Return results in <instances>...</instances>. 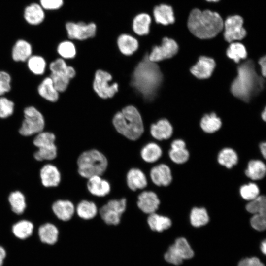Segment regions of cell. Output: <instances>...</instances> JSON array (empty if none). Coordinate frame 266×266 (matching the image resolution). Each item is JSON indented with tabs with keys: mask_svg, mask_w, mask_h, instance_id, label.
Masks as SVG:
<instances>
[{
	"mask_svg": "<svg viewBox=\"0 0 266 266\" xmlns=\"http://www.w3.org/2000/svg\"><path fill=\"white\" fill-rule=\"evenodd\" d=\"M56 89L60 93L65 91L69 83L70 78L64 73H51L50 75Z\"/></svg>",
	"mask_w": 266,
	"mask_h": 266,
	"instance_id": "cell-45",
	"label": "cell"
},
{
	"mask_svg": "<svg viewBox=\"0 0 266 266\" xmlns=\"http://www.w3.org/2000/svg\"><path fill=\"white\" fill-rule=\"evenodd\" d=\"M147 222L151 230L158 232L169 229L172 225L170 218L156 212L148 215Z\"/></svg>",
	"mask_w": 266,
	"mask_h": 266,
	"instance_id": "cell-28",
	"label": "cell"
},
{
	"mask_svg": "<svg viewBox=\"0 0 266 266\" xmlns=\"http://www.w3.org/2000/svg\"><path fill=\"white\" fill-rule=\"evenodd\" d=\"M8 200L14 213L17 214L23 213L26 204L25 196L21 192L18 191L12 192L8 197Z\"/></svg>",
	"mask_w": 266,
	"mask_h": 266,
	"instance_id": "cell-39",
	"label": "cell"
},
{
	"mask_svg": "<svg viewBox=\"0 0 266 266\" xmlns=\"http://www.w3.org/2000/svg\"><path fill=\"white\" fill-rule=\"evenodd\" d=\"M178 51V45L176 42L165 36L162 38L160 45L152 46L148 56L150 61L157 63L172 57Z\"/></svg>",
	"mask_w": 266,
	"mask_h": 266,
	"instance_id": "cell-10",
	"label": "cell"
},
{
	"mask_svg": "<svg viewBox=\"0 0 266 266\" xmlns=\"http://www.w3.org/2000/svg\"><path fill=\"white\" fill-rule=\"evenodd\" d=\"M153 23L150 13L142 11L136 14L131 21V31L133 34L138 37L148 35Z\"/></svg>",
	"mask_w": 266,
	"mask_h": 266,
	"instance_id": "cell-12",
	"label": "cell"
},
{
	"mask_svg": "<svg viewBox=\"0 0 266 266\" xmlns=\"http://www.w3.org/2000/svg\"><path fill=\"white\" fill-rule=\"evenodd\" d=\"M57 51L63 59H73L76 55L77 48L73 41L68 39L59 43Z\"/></svg>",
	"mask_w": 266,
	"mask_h": 266,
	"instance_id": "cell-37",
	"label": "cell"
},
{
	"mask_svg": "<svg viewBox=\"0 0 266 266\" xmlns=\"http://www.w3.org/2000/svg\"><path fill=\"white\" fill-rule=\"evenodd\" d=\"M261 117L262 119L265 121L266 119V108H264L263 111H262L261 113Z\"/></svg>",
	"mask_w": 266,
	"mask_h": 266,
	"instance_id": "cell-57",
	"label": "cell"
},
{
	"mask_svg": "<svg viewBox=\"0 0 266 266\" xmlns=\"http://www.w3.org/2000/svg\"><path fill=\"white\" fill-rule=\"evenodd\" d=\"M55 135L53 133L42 131L36 134L33 143L37 148H40L55 144Z\"/></svg>",
	"mask_w": 266,
	"mask_h": 266,
	"instance_id": "cell-43",
	"label": "cell"
},
{
	"mask_svg": "<svg viewBox=\"0 0 266 266\" xmlns=\"http://www.w3.org/2000/svg\"><path fill=\"white\" fill-rule=\"evenodd\" d=\"M224 21L219 13L210 10L193 9L190 13L187 26L197 38L206 39L216 36L223 29Z\"/></svg>",
	"mask_w": 266,
	"mask_h": 266,
	"instance_id": "cell-3",
	"label": "cell"
},
{
	"mask_svg": "<svg viewBox=\"0 0 266 266\" xmlns=\"http://www.w3.org/2000/svg\"><path fill=\"white\" fill-rule=\"evenodd\" d=\"M209 215L206 210L203 207H194L190 213V221L192 226L200 227L208 223Z\"/></svg>",
	"mask_w": 266,
	"mask_h": 266,
	"instance_id": "cell-36",
	"label": "cell"
},
{
	"mask_svg": "<svg viewBox=\"0 0 266 266\" xmlns=\"http://www.w3.org/2000/svg\"><path fill=\"white\" fill-rule=\"evenodd\" d=\"M260 150L264 159L266 157V142H262L260 144Z\"/></svg>",
	"mask_w": 266,
	"mask_h": 266,
	"instance_id": "cell-54",
	"label": "cell"
},
{
	"mask_svg": "<svg viewBox=\"0 0 266 266\" xmlns=\"http://www.w3.org/2000/svg\"><path fill=\"white\" fill-rule=\"evenodd\" d=\"M160 204L158 196L152 191H143L137 196L136 204L144 213L150 214L156 212Z\"/></svg>",
	"mask_w": 266,
	"mask_h": 266,
	"instance_id": "cell-15",
	"label": "cell"
},
{
	"mask_svg": "<svg viewBox=\"0 0 266 266\" xmlns=\"http://www.w3.org/2000/svg\"><path fill=\"white\" fill-rule=\"evenodd\" d=\"M33 225L27 220H21L15 223L12 227V232L18 238L24 239L33 233Z\"/></svg>",
	"mask_w": 266,
	"mask_h": 266,
	"instance_id": "cell-38",
	"label": "cell"
},
{
	"mask_svg": "<svg viewBox=\"0 0 266 266\" xmlns=\"http://www.w3.org/2000/svg\"><path fill=\"white\" fill-rule=\"evenodd\" d=\"M77 165L79 175L87 179L94 176H102L107 169L108 161L102 152L92 149L79 155Z\"/></svg>",
	"mask_w": 266,
	"mask_h": 266,
	"instance_id": "cell-5",
	"label": "cell"
},
{
	"mask_svg": "<svg viewBox=\"0 0 266 266\" xmlns=\"http://www.w3.org/2000/svg\"><path fill=\"white\" fill-rule=\"evenodd\" d=\"M38 234L42 242L52 245L57 242L59 231L54 225L51 223H46L39 227Z\"/></svg>",
	"mask_w": 266,
	"mask_h": 266,
	"instance_id": "cell-30",
	"label": "cell"
},
{
	"mask_svg": "<svg viewBox=\"0 0 266 266\" xmlns=\"http://www.w3.org/2000/svg\"><path fill=\"white\" fill-rule=\"evenodd\" d=\"M206 0L209 2H217V1H218L219 0Z\"/></svg>",
	"mask_w": 266,
	"mask_h": 266,
	"instance_id": "cell-58",
	"label": "cell"
},
{
	"mask_svg": "<svg viewBox=\"0 0 266 266\" xmlns=\"http://www.w3.org/2000/svg\"><path fill=\"white\" fill-rule=\"evenodd\" d=\"M11 78L5 71H0V96L9 92L11 90Z\"/></svg>",
	"mask_w": 266,
	"mask_h": 266,
	"instance_id": "cell-49",
	"label": "cell"
},
{
	"mask_svg": "<svg viewBox=\"0 0 266 266\" xmlns=\"http://www.w3.org/2000/svg\"><path fill=\"white\" fill-rule=\"evenodd\" d=\"M29 70L36 75H41L45 71L47 63L45 59L39 55H32L27 61Z\"/></svg>",
	"mask_w": 266,
	"mask_h": 266,
	"instance_id": "cell-35",
	"label": "cell"
},
{
	"mask_svg": "<svg viewBox=\"0 0 266 266\" xmlns=\"http://www.w3.org/2000/svg\"><path fill=\"white\" fill-rule=\"evenodd\" d=\"M52 208L57 218L63 221L70 220L75 212L74 205L68 200H58L53 204Z\"/></svg>",
	"mask_w": 266,
	"mask_h": 266,
	"instance_id": "cell-21",
	"label": "cell"
},
{
	"mask_svg": "<svg viewBox=\"0 0 266 266\" xmlns=\"http://www.w3.org/2000/svg\"><path fill=\"white\" fill-rule=\"evenodd\" d=\"M238 266H265L257 257L247 258L241 260Z\"/></svg>",
	"mask_w": 266,
	"mask_h": 266,
	"instance_id": "cell-52",
	"label": "cell"
},
{
	"mask_svg": "<svg viewBox=\"0 0 266 266\" xmlns=\"http://www.w3.org/2000/svg\"><path fill=\"white\" fill-rule=\"evenodd\" d=\"M140 154L143 161L147 163H153L161 157L162 150L156 143L150 142L142 148Z\"/></svg>",
	"mask_w": 266,
	"mask_h": 266,
	"instance_id": "cell-29",
	"label": "cell"
},
{
	"mask_svg": "<svg viewBox=\"0 0 266 266\" xmlns=\"http://www.w3.org/2000/svg\"><path fill=\"white\" fill-rule=\"evenodd\" d=\"M65 29L68 39L83 42L95 37L97 26L94 22L68 21L65 24Z\"/></svg>",
	"mask_w": 266,
	"mask_h": 266,
	"instance_id": "cell-7",
	"label": "cell"
},
{
	"mask_svg": "<svg viewBox=\"0 0 266 266\" xmlns=\"http://www.w3.org/2000/svg\"><path fill=\"white\" fill-rule=\"evenodd\" d=\"M112 77L108 72L102 70H98L95 74L93 89L101 98H112L118 91V84L114 83L110 84Z\"/></svg>",
	"mask_w": 266,
	"mask_h": 266,
	"instance_id": "cell-9",
	"label": "cell"
},
{
	"mask_svg": "<svg viewBox=\"0 0 266 266\" xmlns=\"http://www.w3.org/2000/svg\"><path fill=\"white\" fill-rule=\"evenodd\" d=\"M215 65L213 59L202 56L199 58L196 64L192 66L190 72L197 78L207 79L212 75Z\"/></svg>",
	"mask_w": 266,
	"mask_h": 266,
	"instance_id": "cell-16",
	"label": "cell"
},
{
	"mask_svg": "<svg viewBox=\"0 0 266 266\" xmlns=\"http://www.w3.org/2000/svg\"><path fill=\"white\" fill-rule=\"evenodd\" d=\"M173 128L169 122L162 119L150 127V133L152 137L158 140L167 139L172 134Z\"/></svg>",
	"mask_w": 266,
	"mask_h": 266,
	"instance_id": "cell-23",
	"label": "cell"
},
{
	"mask_svg": "<svg viewBox=\"0 0 266 266\" xmlns=\"http://www.w3.org/2000/svg\"><path fill=\"white\" fill-rule=\"evenodd\" d=\"M226 55L229 58L238 63L240 60L246 58L247 52L243 44L238 42H233L227 48Z\"/></svg>",
	"mask_w": 266,
	"mask_h": 266,
	"instance_id": "cell-33",
	"label": "cell"
},
{
	"mask_svg": "<svg viewBox=\"0 0 266 266\" xmlns=\"http://www.w3.org/2000/svg\"><path fill=\"white\" fill-rule=\"evenodd\" d=\"M75 211L78 217L85 220L94 218L99 212L97 206L93 201L88 200H81L77 205Z\"/></svg>",
	"mask_w": 266,
	"mask_h": 266,
	"instance_id": "cell-27",
	"label": "cell"
},
{
	"mask_svg": "<svg viewBox=\"0 0 266 266\" xmlns=\"http://www.w3.org/2000/svg\"><path fill=\"white\" fill-rule=\"evenodd\" d=\"M38 148L34 153V157L37 161L51 160L57 156V148L55 144Z\"/></svg>",
	"mask_w": 266,
	"mask_h": 266,
	"instance_id": "cell-44",
	"label": "cell"
},
{
	"mask_svg": "<svg viewBox=\"0 0 266 266\" xmlns=\"http://www.w3.org/2000/svg\"><path fill=\"white\" fill-rule=\"evenodd\" d=\"M44 9L37 3H33L27 6L24 12V17L30 25H37L41 24L45 18Z\"/></svg>",
	"mask_w": 266,
	"mask_h": 266,
	"instance_id": "cell-26",
	"label": "cell"
},
{
	"mask_svg": "<svg viewBox=\"0 0 266 266\" xmlns=\"http://www.w3.org/2000/svg\"><path fill=\"white\" fill-rule=\"evenodd\" d=\"M126 181L128 188L132 191L142 190L148 184L147 177L140 169L133 167L130 169L126 174Z\"/></svg>",
	"mask_w": 266,
	"mask_h": 266,
	"instance_id": "cell-19",
	"label": "cell"
},
{
	"mask_svg": "<svg viewBox=\"0 0 266 266\" xmlns=\"http://www.w3.org/2000/svg\"><path fill=\"white\" fill-rule=\"evenodd\" d=\"M39 96L44 100L51 102H56L59 97V92L55 88L50 76L46 77L37 87Z\"/></svg>",
	"mask_w": 266,
	"mask_h": 266,
	"instance_id": "cell-24",
	"label": "cell"
},
{
	"mask_svg": "<svg viewBox=\"0 0 266 266\" xmlns=\"http://www.w3.org/2000/svg\"><path fill=\"white\" fill-rule=\"evenodd\" d=\"M116 45L122 54L129 56L138 50L140 46V43L138 37L133 34L123 33L117 36L116 40Z\"/></svg>",
	"mask_w": 266,
	"mask_h": 266,
	"instance_id": "cell-13",
	"label": "cell"
},
{
	"mask_svg": "<svg viewBox=\"0 0 266 266\" xmlns=\"http://www.w3.org/2000/svg\"><path fill=\"white\" fill-rule=\"evenodd\" d=\"M258 63L260 66L261 72L262 76L264 77H266V56L261 57L258 61Z\"/></svg>",
	"mask_w": 266,
	"mask_h": 266,
	"instance_id": "cell-53",
	"label": "cell"
},
{
	"mask_svg": "<svg viewBox=\"0 0 266 266\" xmlns=\"http://www.w3.org/2000/svg\"><path fill=\"white\" fill-rule=\"evenodd\" d=\"M222 125L221 119L214 113L205 114L200 121V127L206 133H213L218 131Z\"/></svg>",
	"mask_w": 266,
	"mask_h": 266,
	"instance_id": "cell-34",
	"label": "cell"
},
{
	"mask_svg": "<svg viewBox=\"0 0 266 266\" xmlns=\"http://www.w3.org/2000/svg\"><path fill=\"white\" fill-rule=\"evenodd\" d=\"M112 122L117 131L131 140H136L144 132L141 116L138 110L132 105L127 106L117 112Z\"/></svg>",
	"mask_w": 266,
	"mask_h": 266,
	"instance_id": "cell-4",
	"label": "cell"
},
{
	"mask_svg": "<svg viewBox=\"0 0 266 266\" xmlns=\"http://www.w3.org/2000/svg\"><path fill=\"white\" fill-rule=\"evenodd\" d=\"M266 173V165L263 162L259 160L249 161L245 170L246 175L253 180L262 179Z\"/></svg>",
	"mask_w": 266,
	"mask_h": 266,
	"instance_id": "cell-31",
	"label": "cell"
},
{
	"mask_svg": "<svg viewBox=\"0 0 266 266\" xmlns=\"http://www.w3.org/2000/svg\"><path fill=\"white\" fill-rule=\"evenodd\" d=\"M150 178L152 182L158 186H167L172 180L170 167L165 164L153 166L150 170Z\"/></svg>",
	"mask_w": 266,
	"mask_h": 266,
	"instance_id": "cell-17",
	"label": "cell"
},
{
	"mask_svg": "<svg viewBox=\"0 0 266 266\" xmlns=\"http://www.w3.org/2000/svg\"><path fill=\"white\" fill-rule=\"evenodd\" d=\"M238 156L235 151L230 148L223 149L217 157L218 163L228 168H231L238 162Z\"/></svg>",
	"mask_w": 266,
	"mask_h": 266,
	"instance_id": "cell-32",
	"label": "cell"
},
{
	"mask_svg": "<svg viewBox=\"0 0 266 266\" xmlns=\"http://www.w3.org/2000/svg\"><path fill=\"white\" fill-rule=\"evenodd\" d=\"M168 155L171 160L177 164H183L189 158V153L186 148V144L181 139L172 141Z\"/></svg>",
	"mask_w": 266,
	"mask_h": 266,
	"instance_id": "cell-22",
	"label": "cell"
},
{
	"mask_svg": "<svg viewBox=\"0 0 266 266\" xmlns=\"http://www.w3.org/2000/svg\"><path fill=\"white\" fill-rule=\"evenodd\" d=\"M148 53L135 67L131 84L145 99H152L156 95L163 81V74L155 62L149 60Z\"/></svg>",
	"mask_w": 266,
	"mask_h": 266,
	"instance_id": "cell-2",
	"label": "cell"
},
{
	"mask_svg": "<svg viewBox=\"0 0 266 266\" xmlns=\"http://www.w3.org/2000/svg\"><path fill=\"white\" fill-rule=\"evenodd\" d=\"M243 19L239 15L229 16L224 22V37L228 42L231 43L244 38L246 31L243 26Z\"/></svg>",
	"mask_w": 266,
	"mask_h": 266,
	"instance_id": "cell-11",
	"label": "cell"
},
{
	"mask_svg": "<svg viewBox=\"0 0 266 266\" xmlns=\"http://www.w3.org/2000/svg\"><path fill=\"white\" fill-rule=\"evenodd\" d=\"M172 245L183 259H190L193 257L194 252L185 238H177Z\"/></svg>",
	"mask_w": 266,
	"mask_h": 266,
	"instance_id": "cell-42",
	"label": "cell"
},
{
	"mask_svg": "<svg viewBox=\"0 0 266 266\" xmlns=\"http://www.w3.org/2000/svg\"><path fill=\"white\" fill-rule=\"evenodd\" d=\"M49 69L51 73L66 72L68 73L70 79H72L76 75L74 68L67 66L63 58H58L51 62L49 65Z\"/></svg>",
	"mask_w": 266,
	"mask_h": 266,
	"instance_id": "cell-41",
	"label": "cell"
},
{
	"mask_svg": "<svg viewBox=\"0 0 266 266\" xmlns=\"http://www.w3.org/2000/svg\"><path fill=\"white\" fill-rule=\"evenodd\" d=\"M32 55L31 44L24 39L18 40L14 45L11 56L15 62H25Z\"/></svg>",
	"mask_w": 266,
	"mask_h": 266,
	"instance_id": "cell-25",
	"label": "cell"
},
{
	"mask_svg": "<svg viewBox=\"0 0 266 266\" xmlns=\"http://www.w3.org/2000/svg\"><path fill=\"white\" fill-rule=\"evenodd\" d=\"M251 226L257 231H262L266 227V214L258 213L253 214L250 219Z\"/></svg>",
	"mask_w": 266,
	"mask_h": 266,
	"instance_id": "cell-48",
	"label": "cell"
},
{
	"mask_svg": "<svg viewBox=\"0 0 266 266\" xmlns=\"http://www.w3.org/2000/svg\"><path fill=\"white\" fill-rule=\"evenodd\" d=\"M86 187L93 196L104 197L108 195L111 190L110 183L101 176H94L87 179Z\"/></svg>",
	"mask_w": 266,
	"mask_h": 266,
	"instance_id": "cell-18",
	"label": "cell"
},
{
	"mask_svg": "<svg viewBox=\"0 0 266 266\" xmlns=\"http://www.w3.org/2000/svg\"><path fill=\"white\" fill-rule=\"evenodd\" d=\"M24 119L19 129L20 134L29 136L43 131L45 126L44 117L41 112L33 106L24 110Z\"/></svg>",
	"mask_w": 266,
	"mask_h": 266,
	"instance_id": "cell-6",
	"label": "cell"
},
{
	"mask_svg": "<svg viewBox=\"0 0 266 266\" xmlns=\"http://www.w3.org/2000/svg\"><path fill=\"white\" fill-rule=\"evenodd\" d=\"M6 256V252L5 250L2 247L0 246V266H1L3 264V261Z\"/></svg>",
	"mask_w": 266,
	"mask_h": 266,
	"instance_id": "cell-55",
	"label": "cell"
},
{
	"mask_svg": "<svg viewBox=\"0 0 266 266\" xmlns=\"http://www.w3.org/2000/svg\"><path fill=\"white\" fill-rule=\"evenodd\" d=\"M65 4V0H40V5L44 10L56 11L61 9Z\"/></svg>",
	"mask_w": 266,
	"mask_h": 266,
	"instance_id": "cell-51",
	"label": "cell"
},
{
	"mask_svg": "<svg viewBox=\"0 0 266 266\" xmlns=\"http://www.w3.org/2000/svg\"><path fill=\"white\" fill-rule=\"evenodd\" d=\"M164 257L166 261L175 265H180L183 260L173 245L169 247Z\"/></svg>",
	"mask_w": 266,
	"mask_h": 266,
	"instance_id": "cell-50",
	"label": "cell"
},
{
	"mask_svg": "<svg viewBox=\"0 0 266 266\" xmlns=\"http://www.w3.org/2000/svg\"><path fill=\"white\" fill-rule=\"evenodd\" d=\"M42 184L46 187L57 186L61 181V173L56 166L51 164L44 166L40 170Z\"/></svg>",
	"mask_w": 266,
	"mask_h": 266,
	"instance_id": "cell-20",
	"label": "cell"
},
{
	"mask_svg": "<svg viewBox=\"0 0 266 266\" xmlns=\"http://www.w3.org/2000/svg\"><path fill=\"white\" fill-rule=\"evenodd\" d=\"M151 15L153 23L158 25L166 26L175 22L173 8L166 3H161L155 5Z\"/></svg>",
	"mask_w": 266,
	"mask_h": 266,
	"instance_id": "cell-14",
	"label": "cell"
},
{
	"mask_svg": "<svg viewBox=\"0 0 266 266\" xmlns=\"http://www.w3.org/2000/svg\"><path fill=\"white\" fill-rule=\"evenodd\" d=\"M239 192L241 197L248 201L254 199L260 194L259 188L254 183H249L241 186Z\"/></svg>",
	"mask_w": 266,
	"mask_h": 266,
	"instance_id": "cell-46",
	"label": "cell"
},
{
	"mask_svg": "<svg viewBox=\"0 0 266 266\" xmlns=\"http://www.w3.org/2000/svg\"><path fill=\"white\" fill-rule=\"evenodd\" d=\"M14 111V103L7 98L0 96V118L11 116Z\"/></svg>",
	"mask_w": 266,
	"mask_h": 266,
	"instance_id": "cell-47",
	"label": "cell"
},
{
	"mask_svg": "<svg viewBox=\"0 0 266 266\" xmlns=\"http://www.w3.org/2000/svg\"><path fill=\"white\" fill-rule=\"evenodd\" d=\"M127 205V200L124 198L112 199L102 205L99 209L98 213L105 224L116 226L120 224Z\"/></svg>",
	"mask_w": 266,
	"mask_h": 266,
	"instance_id": "cell-8",
	"label": "cell"
},
{
	"mask_svg": "<svg viewBox=\"0 0 266 266\" xmlns=\"http://www.w3.org/2000/svg\"><path fill=\"white\" fill-rule=\"evenodd\" d=\"M260 248L262 253H264V254H266V240H264L262 242Z\"/></svg>",
	"mask_w": 266,
	"mask_h": 266,
	"instance_id": "cell-56",
	"label": "cell"
},
{
	"mask_svg": "<svg viewBox=\"0 0 266 266\" xmlns=\"http://www.w3.org/2000/svg\"><path fill=\"white\" fill-rule=\"evenodd\" d=\"M246 210L253 214L258 213L266 214V198L265 196H258L249 201L246 205Z\"/></svg>",
	"mask_w": 266,
	"mask_h": 266,
	"instance_id": "cell-40",
	"label": "cell"
},
{
	"mask_svg": "<svg viewBox=\"0 0 266 266\" xmlns=\"http://www.w3.org/2000/svg\"><path fill=\"white\" fill-rule=\"evenodd\" d=\"M237 73L231 85V92L237 98L249 102L263 90L265 80L257 74L255 64L250 59L237 67Z\"/></svg>",
	"mask_w": 266,
	"mask_h": 266,
	"instance_id": "cell-1",
	"label": "cell"
}]
</instances>
